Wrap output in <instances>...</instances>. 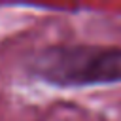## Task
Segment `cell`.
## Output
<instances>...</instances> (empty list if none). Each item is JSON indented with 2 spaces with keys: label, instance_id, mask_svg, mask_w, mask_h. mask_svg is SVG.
I'll list each match as a JSON object with an SVG mask.
<instances>
[{
  "label": "cell",
  "instance_id": "cell-1",
  "mask_svg": "<svg viewBox=\"0 0 121 121\" xmlns=\"http://www.w3.org/2000/svg\"><path fill=\"white\" fill-rule=\"evenodd\" d=\"M30 78L57 89H83L121 83V45L51 43L25 60Z\"/></svg>",
  "mask_w": 121,
  "mask_h": 121
}]
</instances>
